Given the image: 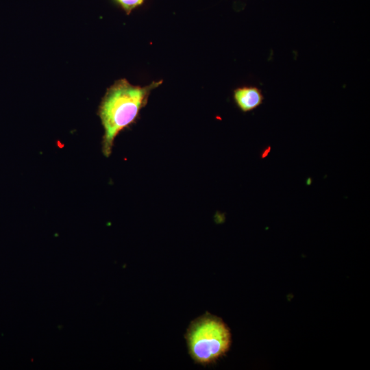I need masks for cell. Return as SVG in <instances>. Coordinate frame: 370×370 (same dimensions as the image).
Here are the masks:
<instances>
[{
    "instance_id": "cell-1",
    "label": "cell",
    "mask_w": 370,
    "mask_h": 370,
    "mask_svg": "<svg viewBox=\"0 0 370 370\" xmlns=\"http://www.w3.org/2000/svg\"><path fill=\"white\" fill-rule=\"evenodd\" d=\"M162 83L160 80L139 86L121 79L107 90L98 111L104 130L102 152L106 157L110 156L117 135L135 122L151 92Z\"/></svg>"
},
{
    "instance_id": "cell-2",
    "label": "cell",
    "mask_w": 370,
    "mask_h": 370,
    "mask_svg": "<svg viewBox=\"0 0 370 370\" xmlns=\"http://www.w3.org/2000/svg\"><path fill=\"white\" fill-rule=\"evenodd\" d=\"M185 338L189 354L197 364H211L223 356L231 344V334L219 317L206 313L193 320Z\"/></svg>"
},
{
    "instance_id": "cell-3",
    "label": "cell",
    "mask_w": 370,
    "mask_h": 370,
    "mask_svg": "<svg viewBox=\"0 0 370 370\" xmlns=\"http://www.w3.org/2000/svg\"><path fill=\"white\" fill-rule=\"evenodd\" d=\"M233 97L238 108L243 112L257 108L264 100L261 90L256 86L237 88L234 90Z\"/></svg>"
},
{
    "instance_id": "cell-4",
    "label": "cell",
    "mask_w": 370,
    "mask_h": 370,
    "mask_svg": "<svg viewBox=\"0 0 370 370\" xmlns=\"http://www.w3.org/2000/svg\"><path fill=\"white\" fill-rule=\"evenodd\" d=\"M144 0H117L123 9L129 14L134 8L140 5Z\"/></svg>"
}]
</instances>
